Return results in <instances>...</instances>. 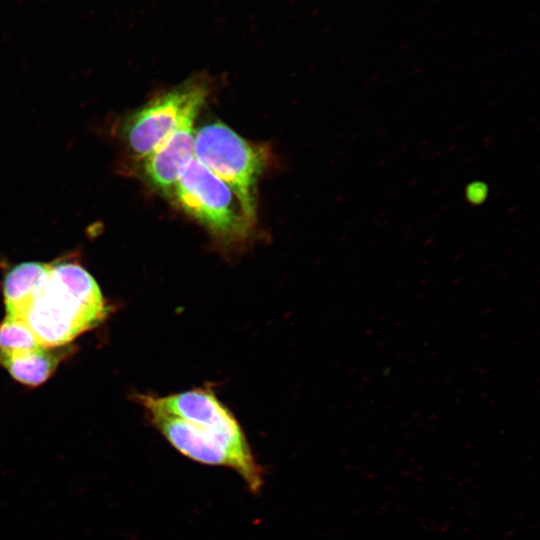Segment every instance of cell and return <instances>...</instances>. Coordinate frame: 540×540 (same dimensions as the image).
<instances>
[{"label":"cell","instance_id":"cell-5","mask_svg":"<svg viewBox=\"0 0 540 540\" xmlns=\"http://www.w3.org/2000/svg\"><path fill=\"white\" fill-rule=\"evenodd\" d=\"M209 91L206 77L194 76L134 112L122 129L132 154L141 160L151 154L188 118L197 116Z\"/></svg>","mask_w":540,"mask_h":540},{"label":"cell","instance_id":"cell-1","mask_svg":"<svg viewBox=\"0 0 540 540\" xmlns=\"http://www.w3.org/2000/svg\"><path fill=\"white\" fill-rule=\"evenodd\" d=\"M108 306L92 275L79 263L37 262L24 292L5 306L44 347H62L99 325Z\"/></svg>","mask_w":540,"mask_h":540},{"label":"cell","instance_id":"cell-4","mask_svg":"<svg viewBox=\"0 0 540 540\" xmlns=\"http://www.w3.org/2000/svg\"><path fill=\"white\" fill-rule=\"evenodd\" d=\"M194 157L255 209L257 182L269 158L266 147L244 139L222 122H210L195 131Z\"/></svg>","mask_w":540,"mask_h":540},{"label":"cell","instance_id":"cell-7","mask_svg":"<svg viewBox=\"0 0 540 540\" xmlns=\"http://www.w3.org/2000/svg\"><path fill=\"white\" fill-rule=\"evenodd\" d=\"M62 347H44L15 350L0 356V365L18 382L35 387L44 383L55 371L61 358L67 354Z\"/></svg>","mask_w":540,"mask_h":540},{"label":"cell","instance_id":"cell-6","mask_svg":"<svg viewBox=\"0 0 540 540\" xmlns=\"http://www.w3.org/2000/svg\"><path fill=\"white\" fill-rule=\"evenodd\" d=\"M188 118L151 154L143 159V173L161 193L171 196L184 168L194 157V121Z\"/></svg>","mask_w":540,"mask_h":540},{"label":"cell","instance_id":"cell-2","mask_svg":"<svg viewBox=\"0 0 540 540\" xmlns=\"http://www.w3.org/2000/svg\"><path fill=\"white\" fill-rule=\"evenodd\" d=\"M172 196L222 246L243 244L252 234L256 210L195 158L182 171Z\"/></svg>","mask_w":540,"mask_h":540},{"label":"cell","instance_id":"cell-3","mask_svg":"<svg viewBox=\"0 0 540 540\" xmlns=\"http://www.w3.org/2000/svg\"><path fill=\"white\" fill-rule=\"evenodd\" d=\"M155 429L182 455L207 465L235 470L251 491L262 485V468L257 463L245 433L186 421L146 402L136 401Z\"/></svg>","mask_w":540,"mask_h":540}]
</instances>
